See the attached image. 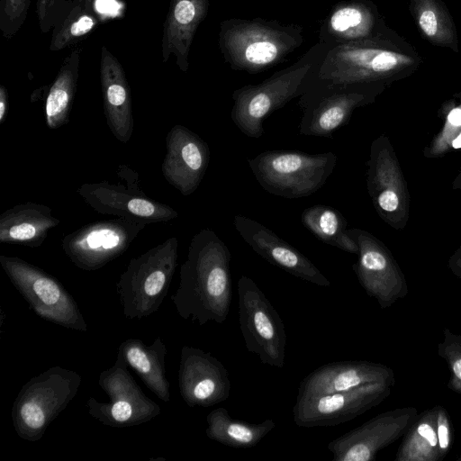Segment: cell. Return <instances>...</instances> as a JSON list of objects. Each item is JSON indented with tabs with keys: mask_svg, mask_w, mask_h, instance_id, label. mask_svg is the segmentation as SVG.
Here are the masks:
<instances>
[{
	"mask_svg": "<svg viewBox=\"0 0 461 461\" xmlns=\"http://www.w3.org/2000/svg\"><path fill=\"white\" fill-rule=\"evenodd\" d=\"M147 224L126 217L90 222L64 236L62 249L77 267L95 271L122 255Z\"/></svg>",
	"mask_w": 461,
	"mask_h": 461,
	"instance_id": "12",
	"label": "cell"
},
{
	"mask_svg": "<svg viewBox=\"0 0 461 461\" xmlns=\"http://www.w3.org/2000/svg\"><path fill=\"white\" fill-rule=\"evenodd\" d=\"M358 246V259L353 265L357 280L381 309L391 307L409 292L403 272L390 249L375 235L358 228L348 229Z\"/></svg>",
	"mask_w": 461,
	"mask_h": 461,
	"instance_id": "15",
	"label": "cell"
},
{
	"mask_svg": "<svg viewBox=\"0 0 461 461\" xmlns=\"http://www.w3.org/2000/svg\"><path fill=\"white\" fill-rule=\"evenodd\" d=\"M412 406L382 412L328 444L333 461H372L377 453L405 435L418 415Z\"/></svg>",
	"mask_w": 461,
	"mask_h": 461,
	"instance_id": "17",
	"label": "cell"
},
{
	"mask_svg": "<svg viewBox=\"0 0 461 461\" xmlns=\"http://www.w3.org/2000/svg\"><path fill=\"white\" fill-rule=\"evenodd\" d=\"M167 353V346L160 337L150 345L140 339H128L120 345L116 359L131 366L149 390L167 402L170 393L166 371Z\"/></svg>",
	"mask_w": 461,
	"mask_h": 461,
	"instance_id": "27",
	"label": "cell"
},
{
	"mask_svg": "<svg viewBox=\"0 0 461 461\" xmlns=\"http://www.w3.org/2000/svg\"><path fill=\"white\" fill-rule=\"evenodd\" d=\"M178 240L171 237L132 258L115 285L123 315L140 320L156 312L177 267Z\"/></svg>",
	"mask_w": 461,
	"mask_h": 461,
	"instance_id": "5",
	"label": "cell"
},
{
	"mask_svg": "<svg viewBox=\"0 0 461 461\" xmlns=\"http://www.w3.org/2000/svg\"><path fill=\"white\" fill-rule=\"evenodd\" d=\"M233 225L251 249L272 265L312 284L328 287L330 280L303 253L260 222L237 214Z\"/></svg>",
	"mask_w": 461,
	"mask_h": 461,
	"instance_id": "20",
	"label": "cell"
},
{
	"mask_svg": "<svg viewBox=\"0 0 461 461\" xmlns=\"http://www.w3.org/2000/svg\"><path fill=\"white\" fill-rule=\"evenodd\" d=\"M409 7L421 36L430 44L458 52L454 20L442 0H409Z\"/></svg>",
	"mask_w": 461,
	"mask_h": 461,
	"instance_id": "30",
	"label": "cell"
},
{
	"mask_svg": "<svg viewBox=\"0 0 461 461\" xmlns=\"http://www.w3.org/2000/svg\"><path fill=\"white\" fill-rule=\"evenodd\" d=\"M301 221L321 241L358 254L357 243L347 229V220L337 209L323 204L310 206L303 210Z\"/></svg>",
	"mask_w": 461,
	"mask_h": 461,
	"instance_id": "32",
	"label": "cell"
},
{
	"mask_svg": "<svg viewBox=\"0 0 461 461\" xmlns=\"http://www.w3.org/2000/svg\"><path fill=\"white\" fill-rule=\"evenodd\" d=\"M452 188L455 190H461V170L453 180Z\"/></svg>",
	"mask_w": 461,
	"mask_h": 461,
	"instance_id": "39",
	"label": "cell"
},
{
	"mask_svg": "<svg viewBox=\"0 0 461 461\" xmlns=\"http://www.w3.org/2000/svg\"><path fill=\"white\" fill-rule=\"evenodd\" d=\"M166 149L161 166L165 179L183 195L193 194L209 166L207 142L187 127L176 124L167 134Z\"/></svg>",
	"mask_w": 461,
	"mask_h": 461,
	"instance_id": "19",
	"label": "cell"
},
{
	"mask_svg": "<svg viewBox=\"0 0 461 461\" xmlns=\"http://www.w3.org/2000/svg\"><path fill=\"white\" fill-rule=\"evenodd\" d=\"M116 359L114 365L100 373L98 384L109 401L100 402L90 397L88 413L110 427L125 428L148 422L160 413V407L146 396L127 369Z\"/></svg>",
	"mask_w": 461,
	"mask_h": 461,
	"instance_id": "13",
	"label": "cell"
},
{
	"mask_svg": "<svg viewBox=\"0 0 461 461\" xmlns=\"http://www.w3.org/2000/svg\"><path fill=\"white\" fill-rule=\"evenodd\" d=\"M374 383L394 385L393 369L366 360L331 362L319 366L302 380L296 399L346 392Z\"/></svg>",
	"mask_w": 461,
	"mask_h": 461,
	"instance_id": "22",
	"label": "cell"
},
{
	"mask_svg": "<svg viewBox=\"0 0 461 461\" xmlns=\"http://www.w3.org/2000/svg\"><path fill=\"white\" fill-rule=\"evenodd\" d=\"M60 223L51 209L28 202L13 206L0 215V242L41 247L50 230Z\"/></svg>",
	"mask_w": 461,
	"mask_h": 461,
	"instance_id": "26",
	"label": "cell"
},
{
	"mask_svg": "<svg viewBox=\"0 0 461 461\" xmlns=\"http://www.w3.org/2000/svg\"><path fill=\"white\" fill-rule=\"evenodd\" d=\"M366 186L379 217L390 227L402 230L410 218L411 197L390 139L379 135L370 146Z\"/></svg>",
	"mask_w": 461,
	"mask_h": 461,
	"instance_id": "11",
	"label": "cell"
},
{
	"mask_svg": "<svg viewBox=\"0 0 461 461\" xmlns=\"http://www.w3.org/2000/svg\"><path fill=\"white\" fill-rule=\"evenodd\" d=\"M391 29L370 0H345L331 7L319 30V41L335 47L377 38Z\"/></svg>",
	"mask_w": 461,
	"mask_h": 461,
	"instance_id": "21",
	"label": "cell"
},
{
	"mask_svg": "<svg viewBox=\"0 0 461 461\" xmlns=\"http://www.w3.org/2000/svg\"><path fill=\"white\" fill-rule=\"evenodd\" d=\"M32 0H0V31L12 39L26 21Z\"/></svg>",
	"mask_w": 461,
	"mask_h": 461,
	"instance_id": "35",
	"label": "cell"
},
{
	"mask_svg": "<svg viewBox=\"0 0 461 461\" xmlns=\"http://www.w3.org/2000/svg\"><path fill=\"white\" fill-rule=\"evenodd\" d=\"M239 321L248 351L264 365L283 368L286 334L278 312L258 285L246 276L238 280Z\"/></svg>",
	"mask_w": 461,
	"mask_h": 461,
	"instance_id": "10",
	"label": "cell"
},
{
	"mask_svg": "<svg viewBox=\"0 0 461 461\" xmlns=\"http://www.w3.org/2000/svg\"><path fill=\"white\" fill-rule=\"evenodd\" d=\"M454 429L441 405L417 415L396 452L395 461H442L452 447Z\"/></svg>",
	"mask_w": 461,
	"mask_h": 461,
	"instance_id": "23",
	"label": "cell"
},
{
	"mask_svg": "<svg viewBox=\"0 0 461 461\" xmlns=\"http://www.w3.org/2000/svg\"><path fill=\"white\" fill-rule=\"evenodd\" d=\"M230 263V252L213 230L203 229L193 237L171 296L180 317L199 325L226 321L232 295Z\"/></svg>",
	"mask_w": 461,
	"mask_h": 461,
	"instance_id": "1",
	"label": "cell"
},
{
	"mask_svg": "<svg viewBox=\"0 0 461 461\" xmlns=\"http://www.w3.org/2000/svg\"><path fill=\"white\" fill-rule=\"evenodd\" d=\"M72 1L37 0L36 14L42 32L53 30L57 22L70 9Z\"/></svg>",
	"mask_w": 461,
	"mask_h": 461,
	"instance_id": "36",
	"label": "cell"
},
{
	"mask_svg": "<svg viewBox=\"0 0 461 461\" xmlns=\"http://www.w3.org/2000/svg\"><path fill=\"white\" fill-rule=\"evenodd\" d=\"M438 354L449 368L447 388L461 394V335L444 328L443 340L438 344Z\"/></svg>",
	"mask_w": 461,
	"mask_h": 461,
	"instance_id": "34",
	"label": "cell"
},
{
	"mask_svg": "<svg viewBox=\"0 0 461 461\" xmlns=\"http://www.w3.org/2000/svg\"><path fill=\"white\" fill-rule=\"evenodd\" d=\"M178 386L189 407H210L226 401L230 393L223 364L198 348L184 346L180 352Z\"/></svg>",
	"mask_w": 461,
	"mask_h": 461,
	"instance_id": "18",
	"label": "cell"
},
{
	"mask_svg": "<svg viewBox=\"0 0 461 461\" xmlns=\"http://www.w3.org/2000/svg\"><path fill=\"white\" fill-rule=\"evenodd\" d=\"M447 267L454 276L461 279V246L450 256Z\"/></svg>",
	"mask_w": 461,
	"mask_h": 461,
	"instance_id": "37",
	"label": "cell"
},
{
	"mask_svg": "<svg viewBox=\"0 0 461 461\" xmlns=\"http://www.w3.org/2000/svg\"><path fill=\"white\" fill-rule=\"evenodd\" d=\"M421 62L415 49L391 29L372 40L330 47L313 82L388 87L413 74Z\"/></svg>",
	"mask_w": 461,
	"mask_h": 461,
	"instance_id": "2",
	"label": "cell"
},
{
	"mask_svg": "<svg viewBox=\"0 0 461 461\" xmlns=\"http://www.w3.org/2000/svg\"><path fill=\"white\" fill-rule=\"evenodd\" d=\"M393 386L374 383L346 392L296 399L294 421L304 428L337 426L381 403L390 395Z\"/></svg>",
	"mask_w": 461,
	"mask_h": 461,
	"instance_id": "16",
	"label": "cell"
},
{
	"mask_svg": "<svg viewBox=\"0 0 461 461\" xmlns=\"http://www.w3.org/2000/svg\"><path fill=\"white\" fill-rule=\"evenodd\" d=\"M81 383L78 373L59 366L32 377L13 403L11 416L16 434L27 441L40 440L74 399Z\"/></svg>",
	"mask_w": 461,
	"mask_h": 461,
	"instance_id": "6",
	"label": "cell"
},
{
	"mask_svg": "<svg viewBox=\"0 0 461 461\" xmlns=\"http://www.w3.org/2000/svg\"><path fill=\"white\" fill-rule=\"evenodd\" d=\"M0 264L11 283L39 317L67 329L87 330L75 299L59 280L18 257L1 255Z\"/></svg>",
	"mask_w": 461,
	"mask_h": 461,
	"instance_id": "9",
	"label": "cell"
},
{
	"mask_svg": "<svg viewBox=\"0 0 461 461\" xmlns=\"http://www.w3.org/2000/svg\"><path fill=\"white\" fill-rule=\"evenodd\" d=\"M102 23L96 0H73L68 12L55 24L50 50L59 51L88 37Z\"/></svg>",
	"mask_w": 461,
	"mask_h": 461,
	"instance_id": "31",
	"label": "cell"
},
{
	"mask_svg": "<svg viewBox=\"0 0 461 461\" xmlns=\"http://www.w3.org/2000/svg\"><path fill=\"white\" fill-rule=\"evenodd\" d=\"M9 109V96L6 87L0 86V124L4 122Z\"/></svg>",
	"mask_w": 461,
	"mask_h": 461,
	"instance_id": "38",
	"label": "cell"
},
{
	"mask_svg": "<svg viewBox=\"0 0 461 461\" xmlns=\"http://www.w3.org/2000/svg\"><path fill=\"white\" fill-rule=\"evenodd\" d=\"M206 421L205 434L210 439L235 448L255 447L276 427V422L271 419L260 423L237 420L223 407L210 411Z\"/></svg>",
	"mask_w": 461,
	"mask_h": 461,
	"instance_id": "29",
	"label": "cell"
},
{
	"mask_svg": "<svg viewBox=\"0 0 461 461\" xmlns=\"http://www.w3.org/2000/svg\"><path fill=\"white\" fill-rule=\"evenodd\" d=\"M385 89L379 84L327 85L312 81L299 97L303 110L299 134L332 137L349 122L357 108L374 103Z\"/></svg>",
	"mask_w": 461,
	"mask_h": 461,
	"instance_id": "8",
	"label": "cell"
},
{
	"mask_svg": "<svg viewBox=\"0 0 461 461\" xmlns=\"http://www.w3.org/2000/svg\"><path fill=\"white\" fill-rule=\"evenodd\" d=\"M459 102L449 100L445 105L443 124L425 148L423 155L428 158H441L452 149H461V93Z\"/></svg>",
	"mask_w": 461,
	"mask_h": 461,
	"instance_id": "33",
	"label": "cell"
},
{
	"mask_svg": "<svg viewBox=\"0 0 461 461\" xmlns=\"http://www.w3.org/2000/svg\"><path fill=\"white\" fill-rule=\"evenodd\" d=\"M99 71L107 126L119 141L127 143L134 127L131 88L122 65L105 46L101 49Z\"/></svg>",
	"mask_w": 461,
	"mask_h": 461,
	"instance_id": "24",
	"label": "cell"
},
{
	"mask_svg": "<svg viewBox=\"0 0 461 461\" xmlns=\"http://www.w3.org/2000/svg\"><path fill=\"white\" fill-rule=\"evenodd\" d=\"M330 48L318 41L289 67L234 90L230 118L237 128L249 138L263 136L265 120L309 89Z\"/></svg>",
	"mask_w": 461,
	"mask_h": 461,
	"instance_id": "3",
	"label": "cell"
},
{
	"mask_svg": "<svg viewBox=\"0 0 461 461\" xmlns=\"http://www.w3.org/2000/svg\"><path fill=\"white\" fill-rule=\"evenodd\" d=\"M457 460H461V456L457 458Z\"/></svg>",
	"mask_w": 461,
	"mask_h": 461,
	"instance_id": "40",
	"label": "cell"
},
{
	"mask_svg": "<svg viewBox=\"0 0 461 461\" xmlns=\"http://www.w3.org/2000/svg\"><path fill=\"white\" fill-rule=\"evenodd\" d=\"M118 173L127 184L108 181L83 184L77 194L101 214L126 217L146 223L164 222L178 217V212L167 204L149 198L140 189L136 172L120 165Z\"/></svg>",
	"mask_w": 461,
	"mask_h": 461,
	"instance_id": "14",
	"label": "cell"
},
{
	"mask_svg": "<svg viewBox=\"0 0 461 461\" xmlns=\"http://www.w3.org/2000/svg\"><path fill=\"white\" fill-rule=\"evenodd\" d=\"M255 178L267 192L284 198L307 197L321 188L337 164L331 152L309 154L267 150L248 159Z\"/></svg>",
	"mask_w": 461,
	"mask_h": 461,
	"instance_id": "7",
	"label": "cell"
},
{
	"mask_svg": "<svg viewBox=\"0 0 461 461\" xmlns=\"http://www.w3.org/2000/svg\"><path fill=\"white\" fill-rule=\"evenodd\" d=\"M303 28L260 17L220 23L218 45L232 70L258 74L284 62L303 43Z\"/></svg>",
	"mask_w": 461,
	"mask_h": 461,
	"instance_id": "4",
	"label": "cell"
},
{
	"mask_svg": "<svg viewBox=\"0 0 461 461\" xmlns=\"http://www.w3.org/2000/svg\"><path fill=\"white\" fill-rule=\"evenodd\" d=\"M82 48L75 46L63 59L61 67L46 96V123L50 129H59L69 121L77 82Z\"/></svg>",
	"mask_w": 461,
	"mask_h": 461,
	"instance_id": "28",
	"label": "cell"
},
{
	"mask_svg": "<svg viewBox=\"0 0 461 461\" xmlns=\"http://www.w3.org/2000/svg\"><path fill=\"white\" fill-rule=\"evenodd\" d=\"M209 0H170L162 33V59L174 56L178 68H189V54L199 25L206 18Z\"/></svg>",
	"mask_w": 461,
	"mask_h": 461,
	"instance_id": "25",
	"label": "cell"
}]
</instances>
